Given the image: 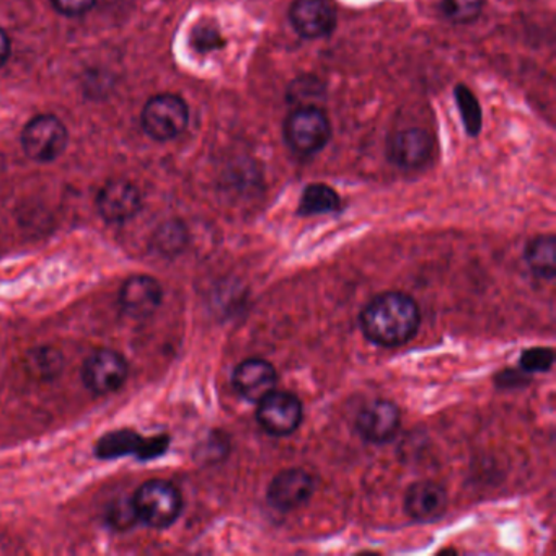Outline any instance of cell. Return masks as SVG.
I'll return each mask as SVG.
<instances>
[{"label":"cell","instance_id":"cell-1","mask_svg":"<svg viewBox=\"0 0 556 556\" xmlns=\"http://www.w3.org/2000/svg\"><path fill=\"white\" fill-rule=\"evenodd\" d=\"M421 324L418 304L402 292L377 295L361 312L364 337L383 348L408 343Z\"/></svg>","mask_w":556,"mask_h":556},{"label":"cell","instance_id":"cell-2","mask_svg":"<svg viewBox=\"0 0 556 556\" xmlns=\"http://www.w3.org/2000/svg\"><path fill=\"white\" fill-rule=\"evenodd\" d=\"M136 516L152 529L164 530L177 522L184 509L180 491L165 480L142 484L132 496Z\"/></svg>","mask_w":556,"mask_h":556},{"label":"cell","instance_id":"cell-3","mask_svg":"<svg viewBox=\"0 0 556 556\" xmlns=\"http://www.w3.org/2000/svg\"><path fill=\"white\" fill-rule=\"evenodd\" d=\"M330 138V119L318 106H299L286 118L285 139L295 154H317Z\"/></svg>","mask_w":556,"mask_h":556},{"label":"cell","instance_id":"cell-4","mask_svg":"<svg viewBox=\"0 0 556 556\" xmlns=\"http://www.w3.org/2000/svg\"><path fill=\"white\" fill-rule=\"evenodd\" d=\"M141 122L144 131L155 141H172L187 129L190 110L181 97L161 93L146 103Z\"/></svg>","mask_w":556,"mask_h":556},{"label":"cell","instance_id":"cell-5","mask_svg":"<svg viewBox=\"0 0 556 556\" xmlns=\"http://www.w3.org/2000/svg\"><path fill=\"white\" fill-rule=\"evenodd\" d=\"M22 146L31 161L41 162V164L56 161L66 151V126L56 116H37L25 126L22 132Z\"/></svg>","mask_w":556,"mask_h":556},{"label":"cell","instance_id":"cell-6","mask_svg":"<svg viewBox=\"0 0 556 556\" xmlns=\"http://www.w3.org/2000/svg\"><path fill=\"white\" fill-rule=\"evenodd\" d=\"M129 367L118 351L97 350L87 357L83 367V379L87 389L96 395H109L122 389L128 379Z\"/></svg>","mask_w":556,"mask_h":556},{"label":"cell","instance_id":"cell-7","mask_svg":"<svg viewBox=\"0 0 556 556\" xmlns=\"http://www.w3.org/2000/svg\"><path fill=\"white\" fill-rule=\"evenodd\" d=\"M256 405V419L262 428L273 435L292 434L304 418L301 400L291 392L273 390Z\"/></svg>","mask_w":556,"mask_h":556},{"label":"cell","instance_id":"cell-8","mask_svg":"<svg viewBox=\"0 0 556 556\" xmlns=\"http://www.w3.org/2000/svg\"><path fill=\"white\" fill-rule=\"evenodd\" d=\"M289 21L305 40H320L333 34L338 12L333 0H294L289 9Z\"/></svg>","mask_w":556,"mask_h":556},{"label":"cell","instance_id":"cell-9","mask_svg":"<svg viewBox=\"0 0 556 556\" xmlns=\"http://www.w3.org/2000/svg\"><path fill=\"white\" fill-rule=\"evenodd\" d=\"M170 444L168 435H154L142 438L131 429H122L103 435L97 444V455L100 458H118L125 455H138L141 460H151L165 454Z\"/></svg>","mask_w":556,"mask_h":556},{"label":"cell","instance_id":"cell-10","mask_svg":"<svg viewBox=\"0 0 556 556\" xmlns=\"http://www.w3.org/2000/svg\"><path fill=\"white\" fill-rule=\"evenodd\" d=\"M434 152V138L422 128H406L390 136L387 155L403 170L425 167Z\"/></svg>","mask_w":556,"mask_h":556},{"label":"cell","instance_id":"cell-11","mask_svg":"<svg viewBox=\"0 0 556 556\" xmlns=\"http://www.w3.org/2000/svg\"><path fill=\"white\" fill-rule=\"evenodd\" d=\"M400 425L402 416L399 406L389 400H374L357 413V432L370 444H387L392 441L399 434Z\"/></svg>","mask_w":556,"mask_h":556},{"label":"cell","instance_id":"cell-12","mask_svg":"<svg viewBox=\"0 0 556 556\" xmlns=\"http://www.w3.org/2000/svg\"><path fill=\"white\" fill-rule=\"evenodd\" d=\"M315 491V480L304 468L279 471L268 486V503L278 510H294L304 506Z\"/></svg>","mask_w":556,"mask_h":556},{"label":"cell","instance_id":"cell-13","mask_svg":"<svg viewBox=\"0 0 556 556\" xmlns=\"http://www.w3.org/2000/svg\"><path fill=\"white\" fill-rule=\"evenodd\" d=\"M141 207V193L131 181H109L97 197V210L106 223H128V220L138 216Z\"/></svg>","mask_w":556,"mask_h":556},{"label":"cell","instance_id":"cell-14","mask_svg":"<svg viewBox=\"0 0 556 556\" xmlns=\"http://www.w3.org/2000/svg\"><path fill=\"white\" fill-rule=\"evenodd\" d=\"M164 291L161 282L148 275L126 279L119 291V305L132 318H148L161 307Z\"/></svg>","mask_w":556,"mask_h":556},{"label":"cell","instance_id":"cell-15","mask_svg":"<svg viewBox=\"0 0 556 556\" xmlns=\"http://www.w3.org/2000/svg\"><path fill=\"white\" fill-rule=\"evenodd\" d=\"M233 389L250 403H258L276 390L278 372L265 359H247L233 370Z\"/></svg>","mask_w":556,"mask_h":556},{"label":"cell","instance_id":"cell-16","mask_svg":"<svg viewBox=\"0 0 556 556\" xmlns=\"http://www.w3.org/2000/svg\"><path fill=\"white\" fill-rule=\"evenodd\" d=\"M447 507V491L435 481H416L406 491L405 510L416 522H435L444 516Z\"/></svg>","mask_w":556,"mask_h":556},{"label":"cell","instance_id":"cell-17","mask_svg":"<svg viewBox=\"0 0 556 556\" xmlns=\"http://www.w3.org/2000/svg\"><path fill=\"white\" fill-rule=\"evenodd\" d=\"M555 237L540 236L530 240L526 247V263L533 275L543 279H553L556 275Z\"/></svg>","mask_w":556,"mask_h":556},{"label":"cell","instance_id":"cell-18","mask_svg":"<svg viewBox=\"0 0 556 556\" xmlns=\"http://www.w3.org/2000/svg\"><path fill=\"white\" fill-rule=\"evenodd\" d=\"M341 210V198L333 188L324 184L308 185L299 203L301 216H320Z\"/></svg>","mask_w":556,"mask_h":556},{"label":"cell","instance_id":"cell-19","mask_svg":"<svg viewBox=\"0 0 556 556\" xmlns=\"http://www.w3.org/2000/svg\"><path fill=\"white\" fill-rule=\"evenodd\" d=\"M455 103H457L458 113L468 135L478 136L483 126V113H481L480 102L475 93L464 84H458L454 90Z\"/></svg>","mask_w":556,"mask_h":556},{"label":"cell","instance_id":"cell-20","mask_svg":"<svg viewBox=\"0 0 556 556\" xmlns=\"http://www.w3.org/2000/svg\"><path fill=\"white\" fill-rule=\"evenodd\" d=\"M439 15L452 25H468L477 21L484 0H439Z\"/></svg>","mask_w":556,"mask_h":556},{"label":"cell","instance_id":"cell-21","mask_svg":"<svg viewBox=\"0 0 556 556\" xmlns=\"http://www.w3.org/2000/svg\"><path fill=\"white\" fill-rule=\"evenodd\" d=\"M63 366V356L53 348L35 350L27 359V369L30 370L31 376L41 380L53 379L61 372Z\"/></svg>","mask_w":556,"mask_h":556},{"label":"cell","instance_id":"cell-22","mask_svg":"<svg viewBox=\"0 0 556 556\" xmlns=\"http://www.w3.org/2000/svg\"><path fill=\"white\" fill-rule=\"evenodd\" d=\"M555 363V351L549 348H529L520 356V366L527 374L546 372Z\"/></svg>","mask_w":556,"mask_h":556},{"label":"cell","instance_id":"cell-23","mask_svg":"<svg viewBox=\"0 0 556 556\" xmlns=\"http://www.w3.org/2000/svg\"><path fill=\"white\" fill-rule=\"evenodd\" d=\"M194 48L201 53L219 50L224 47V38L216 25L204 24L194 28L193 38Z\"/></svg>","mask_w":556,"mask_h":556},{"label":"cell","instance_id":"cell-24","mask_svg":"<svg viewBox=\"0 0 556 556\" xmlns=\"http://www.w3.org/2000/svg\"><path fill=\"white\" fill-rule=\"evenodd\" d=\"M138 516H136L135 506H132V500L128 503H116L113 504L112 510H110V522L116 527V529H128V527L135 526Z\"/></svg>","mask_w":556,"mask_h":556},{"label":"cell","instance_id":"cell-25","mask_svg":"<svg viewBox=\"0 0 556 556\" xmlns=\"http://www.w3.org/2000/svg\"><path fill=\"white\" fill-rule=\"evenodd\" d=\"M51 4L66 17H79V15L92 11L97 0H51Z\"/></svg>","mask_w":556,"mask_h":556},{"label":"cell","instance_id":"cell-26","mask_svg":"<svg viewBox=\"0 0 556 556\" xmlns=\"http://www.w3.org/2000/svg\"><path fill=\"white\" fill-rule=\"evenodd\" d=\"M159 247L164 252H177L184 245V229H177L175 226L167 227L161 230V239H159Z\"/></svg>","mask_w":556,"mask_h":556},{"label":"cell","instance_id":"cell-27","mask_svg":"<svg viewBox=\"0 0 556 556\" xmlns=\"http://www.w3.org/2000/svg\"><path fill=\"white\" fill-rule=\"evenodd\" d=\"M12 53V41L9 35L0 28V67L8 63Z\"/></svg>","mask_w":556,"mask_h":556}]
</instances>
